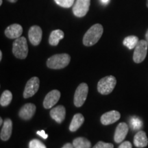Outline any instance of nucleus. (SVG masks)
I'll return each mask as SVG.
<instances>
[{
    "mask_svg": "<svg viewBox=\"0 0 148 148\" xmlns=\"http://www.w3.org/2000/svg\"><path fill=\"white\" fill-rule=\"evenodd\" d=\"M103 32V26L101 24L97 23L93 25L85 33L83 37V44L87 47L94 45L100 39Z\"/></svg>",
    "mask_w": 148,
    "mask_h": 148,
    "instance_id": "f257e3e1",
    "label": "nucleus"
},
{
    "mask_svg": "<svg viewBox=\"0 0 148 148\" xmlns=\"http://www.w3.org/2000/svg\"><path fill=\"white\" fill-rule=\"evenodd\" d=\"M71 57L67 53L56 54L48 58L47 66L49 69H61L66 67L69 64Z\"/></svg>",
    "mask_w": 148,
    "mask_h": 148,
    "instance_id": "f03ea898",
    "label": "nucleus"
},
{
    "mask_svg": "<svg viewBox=\"0 0 148 148\" xmlns=\"http://www.w3.org/2000/svg\"><path fill=\"white\" fill-rule=\"evenodd\" d=\"M12 53L16 58L25 59L28 53V46L25 37L16 38L12 44Z\"/></svg>",
    "mask_w": 148,
    "mask_h": 148,
    "instance_id": "7ed1b4c3",
    "label": "nucleus"
},
{
    "mask_svg": "<svg viewBox=\"0 0 148 148\" xmlns=\"http://www.w3.org/2000/svg\"><path fill=\"white\" fill-rule=\"evenodd\" d=\"M116 84L115 77L112 75L104 77L99 81L97 84V90L101 95H108L113 90Z\"/></svg>",
    "mask_w": 148,
    "mask_h": 148,
    "instance_id": "20e7f679",
    "label": "nucleus"
},
{
    "mask_svg": "<svg viewBox=\"0 0 148 148\" xmlns=\"http://www.w3.org/2000/svg\"><path fill=\"white\" fill-rule=\"evenodd\" d=\"M88 86L86 83H81L77 86L74 95V105L76 107H81L84 104L87 97Z\"/></svg>",
    "mask_w": 148,
    "mask_h": 148,
    "instance_id": "39448f33",
    "label": "nucleus"
},
{
    "mask_svg": "<svg viewBox=\"0 0 148 148\" xmlns=\"http://www.w3.org/2000/svg\"><path fill=\"white\" fill-rule=\"evenodd\" d=\"M147 42L145 40H140L134 48L133 60L136 63H140L145 60L147 52Z\"/></svg>",
    "mask_w": 148,
    "mask_h": 148,
    "instance_id": "423d86ee",
    "label": "nucleus"
},
{
    "mask_svg": "<svg viewBox=\"0 0 148 148\" xmlns=\"http://www.w3.org/2000/svg\"><path fill=\"white\" fill-rule=\"evenodd\" d=\"M90 0H76L73 5V12L77 17H82L89 10Z\"/></svg>",
    "mask_w": 148,
    "mask_h": 148,
    "instance_id": "0eeeda50",
    "label": "nucleus"
},
{
    "mask_svg": "<svg viewBox=\"0 0 148 148\" xmlns=\"http://www.w3.org/2000/svg\"><path fill=\"white\" fill-rule=\"evenodd\" d=\"M40 80L38 77H33L27 81L23 91V97L29 98L36 94L39 88Z\"/></svg>",
    "mask_w": 148,
    "mask_h": 148,
    "instance_id": "6e6552de",
    "label": "nucleus"
},
{
    "mask_svg": "<svg viewBox=\"0 0 148 148\" xmlns=\"http://www.w3.org/2000/svg\"><path fill=\"white\" fill-rule=\"evenodd\" d=\"M60 97V92L58 90H52L45 96L43 101V106L46 109L52 108L56 104Z\"/></svg>",
    "mask_w": 148,
    "mask_h": 148,
    "instance_id": "1a4fd4ad",
    "label": "nucleus"
},
{
    "mask_svg": "<svg viewBox=\"0 0 148 148\" xmlns=\"http://www.w3.org/2000/svg\"><path fill=\"white\" fill-rule=\"evenodd\" d=\"M42 29L38 25H33L29 28L28 32L29 40L33 45H38L42 39Z\"/></svg>",
    "mask_w": 148,
    "mask_h": 148,
    "instance_id": "9d476101",
    "label": "nucleus"
},
{
    "mask_svg": "<svg viewBox=\"0 0 148 148\" xmlns=\"http://www.w3.org/2000/svg\"><path fill=\"white\" fill-rule=\"evenodd\" d=\"M129 130L128 125L126 123L122 122L117 125L114 135V140L116 143H120L123 141L127 136Z\"/></svg>",
    "mask_w": 148,
    "mask_h": 148,
    "instance_id": "9b49d317",
    "label": "nucleus"
},
{
    "mask_svg": "<svg viewBox=\"0 0 148 148\" xmlns=\"http://www.w3.org/2000/svg\"><path fill=\"white\" fill-rule=\"evenodd\" d=\"M36 106L33 103H26L23 105L18 112V116L23 120H29L34 115L36 112Z\"/></svg>",
    "mask_w": 148,
    "mask_h": 148,
    "instance_id": "f8f14e48",
    "label": "nucleus"
},
{
    "mask_svg": "<svg viewBox=\"0 0 148 148\" xmlns=\"http://www.w3.org/2000/svg\"><path fill=\"white\" fill-rule=\"evenodd\" d=\"M23 33V27L19 24H12L5 29V35L10 39H16L21 37Z\"/></svg>",
    "mask_w": 148,
    "mask_h": 148,
    "instance_id": "ddd939ff",
    "label": "nucleus"
},
{
    "mask_svg": "<svg viewBox=\"0 0 148 148\" xmlns=\"http://www.w3.org/2000/svg\"><path fill=\"white\" fill-rule=\"evenodd\" d=\"M120 117H121V114L118 111L111 110L101 115V122L104 125L112 124L117 121Z\"/></svg>",
    "mask_w": 148,
    "mask_h": 148,
    "instance_id": "4468645a",
    "label": "nucleus"
},
{
    "mask_svg": "<svg viewBox=\"0 0 148 148\" xmlns=\"http://www.w3.org/2000/svg\"><path fill=\"white\" fill-rule=\"evenodd\" d=\"M66 115L65 108L62 105L53 108L50 111V116L52 119L57 122L60 123L64 121Z\"/></svg>",
    "mask_w": 148,
    "mask_h": 148,
    "instance_id": "2eb2a0df",
    "label": "nucleus"
},
{
    "mask_svg": "<svg viewBox=\"0 0 148 148\" xmlns=\"http://www.w3.org/2000/svg\"><path fill=\"white\" fill-rule=\"evenodd\" d=\"M12 131V121L10 119H5L1 130L0 137L2 140H8L10 138Z\"/></svg>",
    "mask_w": 148,
    "mask_h": 148,
    "instance_id": "dca6fc26",
    "label": "nucleus"
},
{
    "mask_svg": "<svg viewBox=\"0 0 148 148\" xmlns=\"http://www.w3.org/2000/svg\"><path fill=\"white\" fill-rule=\"evenodd\" d=\"M134 144L136 147L143 148L148 145V138L144 131H139L135 134L134 137Z\"/></svg>",
    "mask_w": 148,
    "mask_h": 148,
    "instance_id": "f3484780",
    "label": "nucleus"
},
{
    "mask_svg": "<svg viewBox=\"0 0 148 148\" xmlns=\"http://www.w3.org/2000/svg\"><path fill=\"white\" fill-rule=\"evenodd\" d=\"M84 121V118L82 114L77 113L73 116L69 125V130L71 132H75L77 130Z\"/></svg>",
    "mask_w": 148,
    "mask_h": 148,
    "instance_id": "a211bd4d",
    "label": "nucleus"
},
{
    "mask_svg": "<svg viewBox=\"0 0 148 148\" xmlns=\"http://www.w3.org/2000/svg\"><path fill=\"white\" fill-rule=\"evenodd\" d=\"M64 32L60 29H55L51 32L49 38V43L52 46L58 45L60 40L64 38Z\"/></svg>",
    "mask_w": 148,
    "mask_h": 148,
    "instance_id": "6ab92c4d",
    "label": "nucleus"
},
{
    "mask_svg": "<svg viewBox=\"0 0 148 148\" xmlns=\"http://www.w3.org/2000/svg\"><path fill=\"white\" fill-rule=\"evenodd\" d=\"M74 148H90L91 143L87 138L84 137H78L75 138L73 141Z\"/></svg>",
    "mask_w": 148,
    "mask_h": 148,
    "instance_id": "aec40b11",
    "label": "nucleus"
},
{
    "mask_svg": "<svg viewBox=\"0 0 148 148\" xmlns=\"http://www.w3.org/2000/svg\"><path fill=\"white\" fill-rule=\"evenodd\" d=\"M138 38L136 36H129L125 37L123 41V45H125V47H127L129 49H134L136 45L138 44Z\"/></svg>",
    "mask_w": 148,
    "mask_h": 148,
    "instance_id": "412c9836",
    "label": "nucleus"
},
{
    "mask_svg": "<svg viewBox=\"0 0 148 148\" xmlns=\"http://www.w3.org/2000/svg\"><path fill=\"white\" fill-rule=\"evenodd\" d=\"M12 99V92L10 90H5L2 92L0 98V104L1 106H6L10 104Z\"/></svg>",
    "mask_w": 148,
    "mask_h": 148,
    "instance_id": "4be33fe9",
    "label": "nucleus"
},
{
    "mask_svg": "<svg viewBox=\"0 0 148 148\" xmlns=\"http://www.w3.org/2000/svg\"><path fill=\"white\" fill-rule=\"evenodd\" d=\"M130 124L133 130H138L142 126V121L139 118L133 116L130 119Z\"/></svg>",
    "mask_w": 148,
    "mask_h": 148,
    "instance_id": "5701e85b",
    "label": "nucleus"
},
{
    "mask_svg": "<svg viewBox=\"0 0 148 148\" xmlns=\"http://www.w3.org/2000/svg\"><path fill=\"white\" fill-rule=\"evenodd\" d=\"M58 5L63 8H70L74 4L75 0H54Z\"/></svg>",
    "mask_w": 148,
    "mask_h": 148,
    "instance_id": "b1692460",
    "label": "nucleus"
},
{
    "mask_svg": "<svg viewBox=\"0 0 148 148\" xmlns=\"http://www.w3.org/2000/svg\"><path fill=\"white\" fill-rule=\"evenodd\" d=\"M29 148H47L46 146L38 139H32L29 143Z\"/></svg>",
    "mask_w": 148,
    "mask_h": 148,
    "instance_id": "393cba45",
    "label": "nucleus"
},
{
    "mask_svg": "<svg viewBox=\"0 0 148 148\" xmlns=\"http://www.w3.org/2000/svg\"><path fill=\"white\" fill-rule=\"evenodd\" d=\"M92 148H114V145L112 143L99 141Z\"/></svg>",
    "mask_w": 148,
    "mask_h": 148,
    "instance_id": "a878e982",
    "label": "nucleus"
},
{
    "mask_svg": "<svg viewBox=\"0 0 148 148\" xmlns=\"http://www.w3.org/2000/svg\"><path fill=\"white\" fill-rule=\"evenodd\" d=\"M118 148H132V145L130 142L124 141L119 146Z\"/></svg>",
    "mask_w": 148,
    "mask_h": 148,
    "instance_id": "bb28decb",
    "label": "nucleus"
},
{
    "mask_svg": "<svg viewBox=\"0 0 148 148\" xmlns=\"http://www.w3.org/2000/svg\"><path fill=\"white\" fill-rule=\"evenodd\" d=\"M36 134L38 135H39L40 137H42L43 139H47L48 137V135L46 134L45 130H38L36 132Z\"/></svg>",
    "mask_w": 148,
    "mask_h": 148,
    "instance_id": "cd10ccee",
    "label": "nucleus"
},
{
    "mask_svg": "<svg viewBox=\"0 0 148 148\" xmlns=\"http://www.w3.org/2000/svg\"><path fill=\"white\" fill-rule=\"evenodd\" d=\"M62 148H74V147L73 144L68 143H66L64 145H63V147Z\"/></svg>",
    "mask_w": 148,
    "mask_h": 148,
    "instance_id": "c85d7f7f",
    "label": "nucleus"
},
{
    "mask_svg": "<svg viewBox=\"0 0 148 148\" xmlns=\"http://www.w3.org/2000/svg\"><path fill=\"white\" fill-rule=\"evenodd\" d=\"M109 1H110V0H101V1L103 3V4H107V3L109 2Z\"/></svg>",
    "mask_w": 148,
    "mask_h": 148,
    "instance_id": "c756f323",
    "label": "nucleus"
},
{
    "mask_svg": "<svg viewBox=\"0 0 148 148\" xmlns=\"http://www.w3.org/2000/svg\"><path fill=\"white\" fill-rule=\"evenodd\" d=\"M145 38H146V41L147 42V44H148V29H147V32H146V34H145Z\"/></svg>",
    "mask_w": 148,
    "mask_h": 148,
    "instance_id": "7c9ffc66",
    "label": "nucleus"
},
{
    "mask_svg": "<svg viewBox=\"0 0 148 148\" xmlns=\"http://www.w3.org/2000/svg\"><path fill=\"white\" fill-rule=\"evenodd\" d=\"M8 1H10V2H11V3H15L17 1V0H8Z\"/></svg>",
    "mask_w": 148,
    "mask_h": 148,
    "instance_id": "2f4dec72",
    "label": "nucleus"
},
{
    "mask_svg": "<svg viewBox=\"0 0 148 148\" xmlns=\"http://www.w3.org/2000/svg\"><path fill=\"white\" fill-rule=\"evenodd\" d=\"M2 60V51H0V60Z\"/></svg>",
    "mask_w": 148,
    "mask_h": 148,
    "instance_id": "473e14b6",
    "label": "nucleus"
},
{
    "mask_svg": "<svg viewBox=\"0 0 148 148\" xmlns=\"http://www.w3.org/2000/svg\"><path fill=\"white\" fill-rule=\"evenodd\" d=\"M2 123H3V119H2V118H0V125H2Z\"/></svg>",
    "mask_w": 148,
    "mask_h": 148,
    "instance_id": "72a5a7b5",
    "label": "nucleus"
},
{
    "mask_svg": "<svg viewBox=\"0 0 148 148\" xmlns=\"http://www.w3.org/2000/svg\"><path fill=\"white\" fill-rule=\"evenodd\" d=\"M2 3H3V0H0V5H2Z\"/></svg>",
    "mask_w": 148,
    "mask_h": 148,
    "instance_id": "f704fd0d",
    "label": "nucleus"
},
{
    "mask_svg": "<svg viewBox=\"0 0 148 148\" xmlns=\"http://www.w3.org/2000/svg\"><path fill=\"white\" fill-rule=\"evenodd\" d=\"M147 8H148V0L147 1Z\"/></svg>",
    "mask_w": 148,
    "mask_h": 148,
    "instance_id": "c9c22d12",
    "label": "nucleus"
}]
</instances>
